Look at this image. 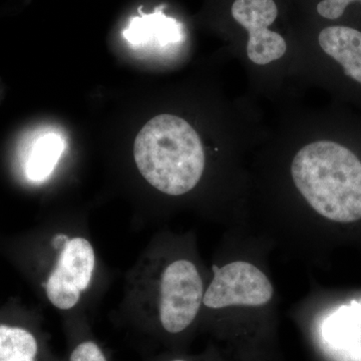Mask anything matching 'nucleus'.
Masks as SVG:
<instances>
[{"label": "nucleus", "instance_id": "nucleus-1", "mask_svg": "<svg viewBox=\"0 0 361 361\" xmlns=\"http://www.w3.org/2000/svg\"><path fill=\"white\" fill-rule=\"evenodd\" d=\"M126 291V307L134 315L155 320L170 336L191 327L205 293L198 268L186 258H175L156 268L145 259L130 273Z\"/></svg>", "mask_w": 361, "mask_h": 361}, {"label": "nucleus", "instance_id": "nucleus-2", "mask_svg": "<svg viewBox=\"0 0 361 361\" xmlns=\"http://www.w3.org/2000/svg\"><path fill=\"white\" fill-rule=\"evenodd\" d=\"M294 184L311 208L337 223L361 219V161L341 144L303 147L291 165Z\"/></svg>", "mask_w": 361, "mask_h": 361}, {"label": "nucleus", "instance_id": "nucleus-3", "mask_svg": "<svg viewBox=\"0 0 361 361\" xmlns=\"http://www.w3.org/2000/svg\"><path fill=\"white\" fill-rule=\"evenodd\" d=\"M135 165L142 178L161 193L180 196L200 182L205 153L196 130L179 116L149 120L135 137Z\"/></svg>", "mask_w": 361, "mask_h": 361}, {"label": "nucleus", "instance_id": "nucleus-4", "mask_svg": "<svg viewBox=\"0 0 361 361\" xmlns=\"http://www.w3.org/2000/svg\"><path fill=\"white\" fill-rule=\"evenodd\" d=\"M97 254L84 235L59 234L54 238V260L44 282L45 297L54 308L73 310L94 280Z\"/></svg>", "mask_w": 361, "mask_h": 361}, {"label": "nucleus", "instance_id": "nucleus-5", "mask_svg": "<svg viewBox=\"0 0 361 361\" xmlns=\"http://www.w3.org/2000/svg\"><path fill=\"white\" fill-rule=\"evenodd\" d=\"M213 269L212 282L204 293L205 307L222 310L231 306H261L272 299L270 280L251 263L236 261Z\"/></svg>", "mask_w": 361, "mask_h": 361}, {"label": "nucleus", "instance_id": "nucleus-6", "mask_svg": "<svg viewBox=\"0 0 361 361\" xmlns=\"http://www.w3.org/2000/svg\"><path fill=\"white\" fill-rule=\"evenodd\" d=\"M232 16L248 32L247 54L251 61L267 65L284 56L286 42L279 33L268 30L278 16L274 0H235Z\"/></svg>", "mask_w": 361, "mask_h": 361}, {"label": "nucleus", "instance_id": "nucleus-7", "mask_svg": "<svg viewBox=\"0 0 361 361\" xmlns=\"http://www.w3.org/2000/svg\"><path fill=\"white\" fill-rule=\"evenodd\" d=\"M123 37L135 49L149 51H165L184 39L177 21L161 13L134 18L123 32Z\"/></svg>", "mask_w": 361, "mask_h": 361}, {"label": "nucleus", "instance_id": "nucleus-8", "mask_svg": "<svg viewBox=\"0 0 361 361\" xmlns=\"http://www.w3.org/2000/svg\"><path fill=\"white\" fill-rule=\"evenodd\" d=\"M320 47L337 63L349 78L361 84V32L348 26L324 28L318 37Z\"/></svg>", "mask_w": 361, "mask_h": 361}, {"label": "nucleus", "instance_id": "nucleus-9", "mask_svg": "<svg viewBox=\"0 0 361 361\" xmlns=\"http://www.w3.org/2000/svg\"><path fill=\"white\" fill-rule=\"evenodd\" d=\"M66 148L63 135L45 133L32 142L25 161V174L32 182H44L52 174Z\"/></svg>", "mask_w": 361, "mask_h": 361}, {"label": "nucleus", "instance_id": "nucleus-10", "mask_svg": "<svg viewBox=\"0 0 361 361\" xmlns=\"http://www.w3.org/2000/svg\"><path fill=\"white\" fill-rule=\"evenodd\" d=\"M40 344L30 330L0 323V361L39 357Z\"/></svg>", "mask_w": 361, "mask_h": 361}, {"label": "nucleus", "instance_id": "nucleus-11", "mask_svg": "<svg viewBox=\"0 0 361 361\" xmlns=\"http://www.w3.org/2000/svg\"><path fill=\"white\" fill-rule=\"evenodd\" d=\"M68 361H109L106 353L97 341L85 338L78 341L70 353Z\"/></svg>", "mask_w": 361, "mask_h": 361}, {"label": "nucleus", "instance_id": "nucleus-12", "mask_svg": "<svg viewBox=\"0 0 361 361\" xmlns=\"http://www.w3.org/2000/svg\"><path fill=\"white\" fill-rule=\"evenodd\" d=\"M361 0H322L317 6V13L327 20H337L343 16L349 4Z\"/></svg>", "mask_w": 361, "mask_h": 361}, {"label": "nucleus", "instance_id": "nucleus-13", "mask_svg": "<svg viewBox=\"0 0 361 361\" xmlns=\"http://www.w3.org/2000/svg\"><path fill=\"white\" fill-rule=\"evenodd\" d=\"M1 361H39V357L18 358V360H1Z\"/></svg>", "mask_w": 361, "mask_h": 361}, {"label": "nucleus", "instance_id": "nucleus-14", "mask_svg": "<svg viewBox=\"0 0 361 361\" xmlns=\"http://www.w3.org/2000/svg\"><path fill=\"white\" fill-rule=\"evenodd\" d=\"M170 361H190V360H185V358H175V360H172Z\"/></svg>", "mask_w": 361, "mask_h": 361}]
</instances>
